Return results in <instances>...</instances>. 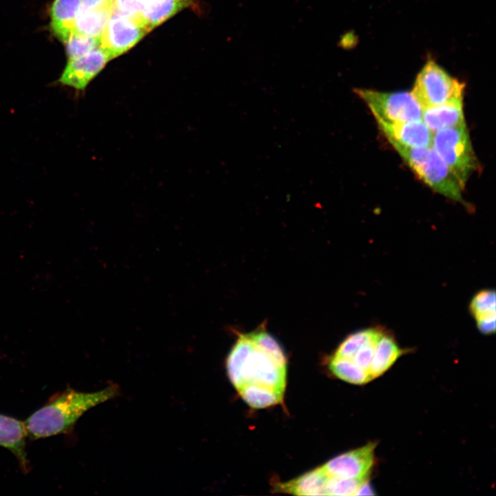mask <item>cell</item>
<instances>
[{
	"label": "cell",
	"mask_w": 496,
	"mask_h": 496,
	"mask_svg": "<svg viewBox=\"0 0 496 496\" xmlns=\"http://www.w3.org/2000/svg\"><path fill=\"white\" fill-rule=\"evenodd\" d=\"M328 475L320 466L290 481L276 485V490L296 495H326Z\"/></svg>",
	"instance_id": "cell-14"
},
{
	"label": "cell",
	"mask_w": 496,
	"mask_h": 496,
	"mask_svg": "<svg viewBox=\"0 0 496 496\" xmlns=\"http://www.w3.org/2000/svg\"><path fill=\"white\" fill-rule=\"evenodd\" d=\"M374 494L372 486L369 483L368 479H366L360 486L356 495H373Z\"/></svg>",
	"instance_id": "cell-28"
},
{
	"label": "cell",
	"mask_w": 496,
	"mask_h": 496,
	"mask_svg": "<svg viewBox=\"0 0 496 496\" xmlns=\"http://www.w3.org/2000/svg\"><path fill=\"white\" fill-rule=\"evenodd\" d=\"M376 445L375 442H369L333 457L320 467L328 476L344 479H367L375 464Z\"/></svg>",
	"instance_id": "cell-8"
},
{
	"label": "cell",
	"mask_w": 496,
	"mask_h": 496,
	"mask_svg": "<svg viewBox=\"0 0 496 496\" xmlns=\"http://www.w3.org/2000/svg\"><path fill=\"white\" fill-rule=\"evenodd\" d=\"M374 118L387 140H392L413 148L431 147L433 132L422 120L386 122L379 118Z\"/></svg>",
	"instance_id": "cell-10"
},
{
	"label": "cell",
	"mask_w": 496,
	"mask_h": 496,
	"mask_svg": "<svg viewBox=\"0 0 496 496\" xmlns=\"http://www.w3.org/2000/svg\"><path fill=\"white\" fill-rule=\"evenodd\" d=\"M110 60L107 52L99 46L81 57L68 61L59 82L75 90H83Z\"/></svg>",
	"instance_id": "cell-9"
},
{
	"label": "cell",
	"mask_w": 496,
	"mask_h": 496,
	"mask_svg": "<svg viewBox=\"0 0 496 496\" xmlns=\"http://www.w3.org/2000/svg\"><path fill=\"white\" fill-rule=\"evenodd\" d=\"M27 437L24 422L0 414V446L13 453L24 473L30 470V462L25 451Z\"/></svg>",
	"instance_id": "cell-11"
},
{
	"label": "cell",
	"mask_w": 496,
	"mask_h": 496,
	"mask_svg": "<svg viewBox=\"0 0 496 496\" xmlns=\"http://www.w3.org/2000/svg\"><path fill=\"white\" fill-rule=\"evenodd\" d=\"M431 147L464 187L478 167L466 123L433 133Z\"/></svg>",
	"instance_id": "cell-4"
},
{
	"label": "cell",
	"mask_w": 496,
	"mask_h": 496,
	"mask_svg": "<svg viewBox=\"0 0 496 496\" xmlns=\"http://www.w3.org/2000/svg\"><path fill=\"white\" fill-rule=\"evenodd\" d=\"M404 352L394 337L384 330L376 343L369 368L372 379L383 375Z\"/></svg>",
	"instance_id": "cell-16"
},
{
	"label": "cell",
	"mask_w": 496,
	"mask_h": 496,
	"mask_svg": "<svg viewBox=\"0 0 496 496\" xmlns=\"http://www.w3.org/2000/svg\"><path fill=\"white\" fill-rule=\"evenodd\" d=\"M248 335L257 347L271 354L280 362L287 363L284 351L279 343L266 331L260 329Z\"/></svg>",
	"instance_id": "cell-23"
},
{
	"label": "cell",
	"mask_w": 496,
	"mask_h": 496,
	"mask_svg": "<svg viewBox=\"0 0 496 496\" xmlns=\"http://www.w3.org/2000/svg\"><path fill=\"white\" fill-rule=\"evenodd\" d=\"M116 386L85 393L68 388L24 422L28 437L38 440L67 433L86 411L115 396Z\"/></svg>",
	"instance_id": "cell-1"
},
{
	"label": "cell",
	"mask_w": 496,
	"mask_h": 496,
	"mask_svg": "<svg viewBox=\"0 0 496 496\" xmlns=\"http://www.w3.org/2000/svg\"><path fill=\"white\" fill-rule=\"evenodd\" d=\"M388 141L424 183L446 198L468 206L462 196L464 187L432 147L413 148Z\"/></svg>",
	"instance_id": "cell-3"
},
{
	"label": "cell",
	"mask_w": 496,
	"mask_h": 496,
	"mask_svg": "<svg viewBox=\"0 0 496 496\" xmlns=\"http://www.w3.org/2000/svg\"><path fill=\"white\" fill-rule=\"evenodd\" d=\"M229 378L236 390L257 384L285 393L287 363L257 347L248 333L239 335L226 361Z\"/></svg>",
	"instance_id": "cell-2"
},
{
	"label": "cell",
	"mask_w": 496,
	"mask_h": 496,
	"mask_svg": "<svg viewBox=\"0 0 496 496\" xmlns=\"http://www.w3.org/2000/svg\"><path fill=\"white\" fill-rule=\"evenodd\" d=\"M112 12L111 8L87 9L81 6L74 32L101 38Z\"/></svg>",
	"instance_id": "cell-17"
},
{
	"label": "cell",
	"mask_w": 496,
	"mask_h": 496,
	"mask_svg": "<svg viewBox=\"0 0 496 496\" xmlns=\"http://www.w3.org/2000/svg\"><path fill=\"white\" fill-rule=\"evenodd\" d=\"M140 8V0H112V12L136 19L141 23Z\"/></svg>",
	"instance_id": "cell-26"
},
{
	"label": "cell",
	"mask_w": 496,
	"mask_h": 496,
	"mask_svg": "<svg viewBox=\"0 0 496 496\" xmlns=\"http://www.w3.org/2000/svg\"><path fill=\"white\" fill-rule=\"evenodd\" d=\"M329 369L335 377L351 384L362 385L373 380L369 371L349 359L332 356Z\"/></svg>",
	"instance_id": "cell-19"
},
{
	"label": "cell",
	"mask_w": 496,
	"mask_h": 496,
	"mask_svg": "<svg viewBox=\"0 0 496 496\" xmlns=\"http://www.w3.org/2000/svg\"><path fill=\"white\" fill-rule=\"evenodd\" d=\"M112 0H81V6L87 9L111 8Z\"/></svg>",
	"instance_id": "cell-27"
},
{
	"label": "cell",
	"mask_w": 496,
	"mask_h": 496,
	"mask_svg": "<svg viewBox=\"0 0 496 496\" xmlns=\"http://www.w3.org/2000/svg\"><path fill=\"white\" fill-rule=\"evenodd\" d=\"M382 332L378 336L364 344L356 351L351 360L360 368L369 372V368L373 357L376 343Z\"/></svg>",
	"instance_id": "cell-25"
},
{
	"label": "cell",
	"mask_w": 496,
	"mask_h": 496,
	"mask_svg": "<svg viewBox=\"0 0 496 496\" xmlns=\"http://www.w3.org/2000/svg\"><path fill=\"white\" fill-rule=\"evenodd\" d=\"M495 291L482 289L477 292L470 301L468 309L475 323L496 320Z\"/></svg>",
	"instance_id": "cell-20"
},
{
	"label": "cell",
	"mask_w": 496,
	"mask_h": 496,
	"mask_svg": "<svg viewBox=\"0 0 496 496\" xmlns=\"http://www.w3.org/2000/svg\"><path fill=\"white\" fill-rule=\"evenodd\" d=\"M81 0H54L51 8V27L54 34L65 43L74 32Z\"/></svg>",
	"instance_id": "cell-15"
},
{
	"label": "cell",
	"mask_w": 496,
	"mask_h": 496,
	"mask_svg": "<svg viewBox=\"0 0 496 496\" xmlns=\"http://www.w3.org/2000/svg\"><path fill=\"white\" fill-rule=\"evenodd\" d=\"M242 400L254 409L267 408L280 403L284 393L265 386L246 384L237 390Z\"/></svg>",
	"instance_id": "cell-18"
},
{
	"label": "cell",
	"mask_w": 496,
	"mask_h": 496,
	"mask_svg": "<svg viewBox=\"0 0 496 496\" xmlns=\"http://www.w3.org/2000/svg\"><path fill=\"white\" fill-rule=\"evenodd\" d=\"M380 327H370L349 335L338 347L332 356L351 360L358 349L382 332Z\"/></svg>",
	"instance_id": "cell-21"
},
{
	"label": "cell",
	"mask_w": 496,
	"mask_h": 496,
	"mask_svg": "<svg viewBox=\"0 0 496 496\" xmlns=\"http://www.w3.org/2000/svg\"><path fill=\"white\" fill-rule=\"evenodd\" d=\"M147 32L138 21L112 12L101 36L100 47L112 60L131 49Z\"/></svg>",
	"instance_id": "cell-7"
},
{
	"label": "cell",
	"mask_w": 496,
	"mask_h": 496,
	"mask_svg": "<svg viewBox=\"0 0 496 496\" xmlns=\"http://www.w3.org/2000/svg\"><path fill=\"white\" fill-rule=\"evenodd\" d=\"M464 83L452 77L434 61H428L418 73L411 91L422 110L463 99Z\"/></svg>",
	"instance_id": "cell-5"
},
{
	"label": "cell",
	"mask_w": 496,
	"mask_h": 496,
	"mask_svg": "<svg viewBox=\"0 0 496 496\" xmlns=\"http://www.w3.org/2000/svg\"><path fill=\"white\" fill-rule=\"evenodd\" d=\"M353 92L366 103L374 117L386 122L422 120V108L411 92H383L360 88Z\"/></svg>",
	"instance_id": "cell-6"
},
{
	"label": "cell",
	"mask_w": 496,
	"mask_h": 496,
	"mask_svg": "<svg viewBox=\"0 0 496 496\" xmlns=\"http://www.w3.org/2000/svg\"><path fill=\"white\" fill-rule=\"evenodd\" d=\"M65 43L67 55L70 61L81 57L99 47L101 38L73 32Z\"/></svg>",
	"instance_id": "cell-22"
},
{
	"label": "cell",
	"mask_w": 496,
	"mask_h": 496,
	"mask_svg": "<svg viewBox=\"0 0 496 496\" xmlns=\"http://www.w3.org/2000/svg\"><path fill=\"white\" fill-rule=\"evenodd\" d=\"M422 120L433 133L465 123L463 99L424 108Z\"/></svg>",
	"instance_id": "cell-12"
},
{
	"label": "cell",
	"mask_w": 496,
	"mask_h": 496,
	"mask_svg": "<svg viewBox=\"0 0 496 496\" xmlns=\"http://www.w3.org/2000/svg\"><path fill=\"white\" fill-rule=\"evenodd\" d=\"M140 20L149 32L178 12L193 5L192 0H140Z\"/></svg>",
	"instance_id": "cell-13"
},
{
	"label": "cell",
	"mask_w": 496,
	"mask_h": 496,
	"mask_svg": "<svg viewBox=\"0 0 496 496\" xmlns=\"http://www.w3.org/2000/svg\"><path fill=\"white\" fill-rule=\"evenodd\" d=\"M367 479H344L328 476L326 495H356L362 484Z\"/></svg>",
	"instance_id": "cell-24"
}]
</instances>
